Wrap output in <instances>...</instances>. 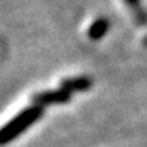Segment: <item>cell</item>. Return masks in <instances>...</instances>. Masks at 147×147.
Instances as JSON below:
<instances>
[{
	"label": "cell",
	"mask_w": 147,
	"mask_h": 147,
	"mask_svg": "<svg viewBox=\"0 0 147 147\" xmlns=\"http://www.w3.org/2000/svg\"><path fill=\"white\" fill-rule=\"evenodd\" d=\"M42 113H44L42 108L38 105H32L29 108H26L24 111L18 113L14 119L9 120L0 129V146L8 144L12 140L20 137L26 129H29L33 123H36L42 117Z\"/></svg>",
	"instance_id": "6da1fadb"
},
{
	"label": "cell",
	"mask_w": 147,
	"mask_h": 147,
	"mask_svg": "<svg viewBox=\"0 0 147 147\" xmlns=\"http://www.w3.org/2000/svg\"><path fill=\"white\" fill-rule=\"evenodd\" d=\"M69 101H71V93L65 92L63 89L42 92L33 96V104L41 107V108L47 105H53V104H66Z\"/></svg>",
	"instance_id": "7a4b0ae2"
},
{
	"label": "cell",
	"mask_w": 147,
	"mask_h": 147,
	"mask_svg": "<svg viewBox=\"0 0 147 147\" xmlns=\"http://www.w3.org/2000/svg\"><path fill=\"white\" fill-rule=\"evenodd\" d=\"M92 86H93V83L89 77H74V78L63 80L62 89L68 93H74V92H86Z\"/></svg>",
	"instance_id": "3957f363"
},
{
	"label": "cell",
	"mask_w": 147,
	"mask_h": 147,
	"mask_svg": "<svg viewBox=\"0 0 147 147\" xmlns=\"http://www.w3.org/2000/svg\"><path fill=\"white\" fill-rule=\"evenodd\" d=\"M110 30V20L107 18H98L95 23L90 26L89 29V38L92 41H99V39H102L107 32Z\"/></svg>",
	"instance_id": "277c9868"
},
{
	"label": "cell",
	"mask_w": 147,
	"mask_h": 147,
	"mask_svg": "<svg viewBox=\"0 0 147 147\" xmlns=\"http://www.w3.org/2000/svg\"><path fill=\"white\" fill-rule=\"evenodd\" d=\"M125 3L129 6V9L132 11L134 14V18L138 26H146L147 24V14L146 11L141 8V3L140 0H125Z\"/></svg>",
	"instance_id": "5b68a950"
},
{
	"label": "cell",
	"mask_w": 147,
	"mask_h": 147,
	"mask_svg": "<svg viewBox=\"0 0 147 147\" xmlns=\"http://www.w3.org/2000/svg\"><path fill=\"white\" fill-rule=\"evenodd\" d=\"M144 44H146V45H147V38H146V39H144Z\"/></svg>",
	"instance_id": "8992f818"
}]
</instances>
